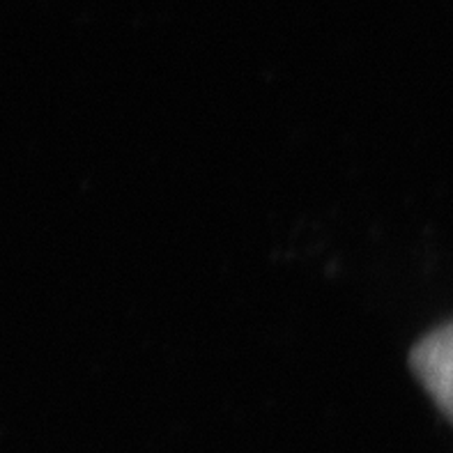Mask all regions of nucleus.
<instances>
[{"label":"nucleus","instance_id":"f257e3e1","mask_svg":"<svg viewBox=\"0 0 453 453\" xmlns=\"http://www.w3.org/2000/svg\"><path fill=\"white\" fill-rule=\"evenodd\" d=\"M410 362L437 408L453 421V322L426 334L414 345Z\"/></svg>","mask_w":453,"mask_h":453}]
</instances>
